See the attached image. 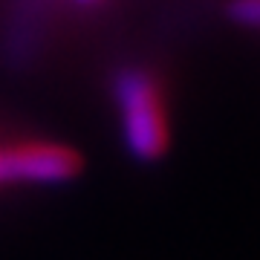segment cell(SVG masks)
Returning a JSON list of instances; mask_svg holds the SVG:
<instances>
[{"label": "cell", "mask_w": 260, "mask_h": 260, "mask_svg": "<svg viewBox=\"0 0 260 260\" xmlns=\"http://www.w3.org/2000/svg\"><path fill=\"white\" fill-rule=\"evenodd\" d=\"M110 99L130 156L136 162H156L165 156L171 130L159 75L142 64L119 67L110 78Z\"/></svg>", "instance_id": "cell-1"}, {"label": "cell", "mask_w": 260, "mask_h": 260, "mask_svg": "<svg viewBox=\"0 0 260 260\" xmlns=\"http://www.w3.org/2000/svg\"><path fill=\"white\" fill-rule=\"evenodd\" d=\"M81 171L73 148L32 136H0V191L32 185H61Z\"/></svg>", "instance_id": "cell-2"}, {"label": "cell", "mask_w": 260, "mask_h": 260, "mask_svg": "<svg viewBox=\"0 0 260 260\" xmlns=\"http://www.w3.org/2000/svg\"><path fill=\"white\" fill-rule=\"evenodd\" d=\"M225 15L237 26L260 32V0H229L225 3Z\"/></svg>", "instance_id": "cell-3"}]
</instances>
